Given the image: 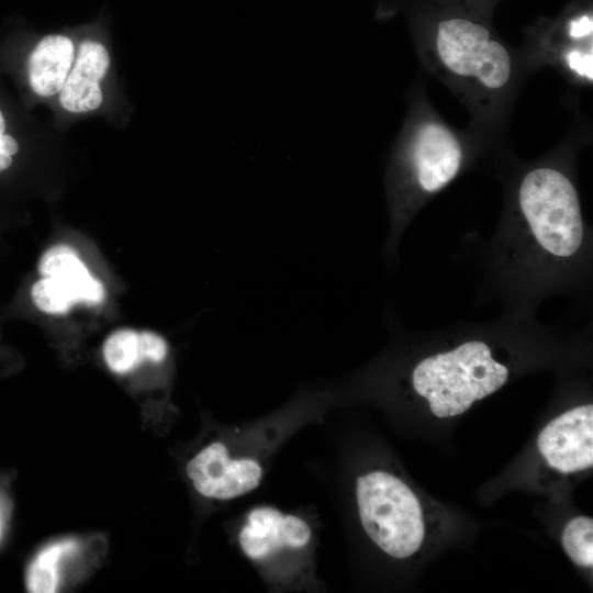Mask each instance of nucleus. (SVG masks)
<instances>
[{
    "label": "nucleus",
    "instance_id": "f257e3e1",
    "mask_svg": "<svg viewBox=\"0 0 593 593\" xmlns=\"http://www.w3.org/2000/svg\"><path fill=\"white\" fill-rule=\"evenodd\" d=\"M507 378V368L493 359L490 347L471 340L419 361L412 382L432 413L446 418L465 413L475 401L501 389Z\"/></svg>",
    "mask_w": 593,
    "mask_h": 593
},
{
    "label": "nucleus",
    "instance_id": "f03ea898",
    "mask_svg": "<svg viewBox=\"0 0 593 593\" xmlns=\"http://www.w3.org/2000/svg\"><path fill=\"white\" fill-rule=\"evenodd\" d=\"M356 495L362 527L382 551L405 559L422 548L424 507L404 481L385 471H371L357 479Z\"/></svg>",
    "mask_w": 593,
    "mask_h": 593
},
{
    "label": "nucleus",
    "instance_id": "7ed1b4c3",
    "mask_svg": "<svg viewBox=\"0 0 593 593\" xmlns=\"http://www.w3.org/2000/svg\"><path fill=\"white\" fill-rule=\"evenodd\" d=\"M519 205L546 250L569 257L579 249L583 238L579 197L563 174L551 168L529 171L519 188Z\"/></svg>",
    "mask_w": 593,
    "mask_h": 593
},
{
    "label": "nucleus",
    "instance_id": "20e7f679",
    "mask_svg": "<svg viewBox=\"0 0 593 593\" xmlns=\"http://www.w3.org/2000/svg\"><path fill=\"white\" fill-rule=\"evenodd\" d=\"M436 49L451 72L475 79L488 89H501L510 80V54L484 25L462 18L443 20L437 26Z\"/></svg>",
    "mask_w": 593,
    "mask_h": 593
},
{
    "label": "nucleus",
    "instance_id": "39448f33",
    "mask_svg": "<svg viewBox=\"0 0 593 593\" xmlns=\"http://www.w3.org/2000/svg\"><path fill=\"white\" fill-rule=\"evenodd\" d=\"M38 270L42 279L31 289L37 309L45 313H66L76 303L99 304L104 288L92 277L78 254L69 246L51 247L42 256Z\"/></svg>",
    "mask_w": 593,
    "mask_h": 593
},
{
    "label": "nucleus",
    "instance_id": "423d86ee",
    "mask_svg": "<svg viewBox=\"0 0 593 593\" xmlns=\"http://www.w3.org/2000/svg\"><path fill=\"white\" fill-rule=\"evenodd\" d=\"M539 452L547 463L562 473L593 465V405L569 410L550 421L539 433Z\"/></svg>",
    "mask_w": 593,
    "mask_h": 593
},
{
    "label": "nucleus",
    "instance_id": "0eeeda50",
    "mask_svg": "<svg viewBox=\"0 0 593 593\" xmlns=\"http://www.w3.org/2000/svg\"><path fill=\"white\" fill-rule=\"evenodd\" d=\"M187 474L203 496L230 500L254 490L262 470L253 459H231L226 447L216 441L189 461Z\"/></svg>",
    "mask_w": 593,
    "mask_h": 593
},
{
    "label": "nucleus",
    "instance_id": "6e6552de",
    "mask_svg": "<svg viewBox=\"0 0 593 593\" xmlns=\"http://www.w3.org/2000/svg\"><path fill=\"white\" fill-rule=\"evenodd\" d=\"M418 184L428 192L441 189L457 175L462 149L455 134L436 122L415 130L409 147Z\"/></svg>",
    "mask_w": 593,
    "mask_h": 593
},
{
    "label": "nucleus",
    "instance_id": "1a4fd4ad",
    "mask_svg": "<svg viewBox=\"0 0 593 593\" xmlns=\"http://www.w3.org/2000/svg\"><path fill=\"white\" fill-rule=\"evenodd\" d=\"M311 538L309 525L273 507L254 508L239 532V545L251 560H264L281 548H302Z\"/></svg>",
    "mask_w": 593,
    "mask_h": 593
},
{
    "label": "nucleus",
    "instance_id": "9d476101",
    "mask_svg": "<svg viewBox=\"0 0 593 593\" xmlns=\"http://www.w3.org/2000/svg\"><path fill=\"white\" fill-rule=\"evenodd\" d=\"M110 67L107 48L92 41L83 42L78 51L63 89L60 104L69 112L81 113L96 110L103 100L99 82Z\"/></svg>",
    "mask_w": 593,
    "mask_h": 593
},
{
    "label": "nucleus",
    "instance_id": "9b49d317",
    "mask_svg": "<svg viewBox=\"0 0 593 593\" xmlns=\"http://www.w3.org/2000/svg\"><path fill=\"white\" fill-rule=\"evenodd\" d=\"M74 58L75 48L70 38L64 35L43 37L29 58L27 74L32 90L41 97L60 92Z\"/></svg>",
    "mask_w": 593,
    "mask_h": 593
},
{
    "label": "nucleus",
    "instance_id": "f8f14e48",
    "mask_svg": "<svg viewBox=\"0 0 593 593\" xmlns=\"http://www.w3.org/2000/svg\"><path fill=\"white\" fill-rule=\"evenodd\" d=\"M78 550L74 539H63L43 548L31 562L26 586L33 593H53L59 583L60 561Z\"/></svg>",
    "mask_w": 593,
    "mask_h": 593
},
{
    "label": "nucleus",
    "instance_id": "ddd939ff",
    "mask_svg": "<svg viewBox=\"0 0 593 593\" xmlns=\"http://www.w3.org/2000/svg\"><path fill=\"white\" fill-rule=\"evenodd\" d=\"M103 357L108 367L116 373H126L136 368L143 358L138 333L123 328L112 333L103 345Z\"/></svg>",
    "mask_w": 593,
    "mask_h": 593
},
{
    "label": "nucleus",
    "instance_id": "4468645a",
    "mask_svg": "<svg viewBox=\"0 0 593 593\" xmlns=\"http://www.w3.org/2000/svg\"><path fill=\"white\" fill-rule=\"evenodd\" d=\"M593 519L579 516L564 527L561 542L566 553L578 566L589 568L593 564Z\"/></svg>",
    "mask_w": 593,
    "mask_h": 593
},
{
    "label": "nucleus",
    "instance_id": "2eb2a0df",
    "mask_svg": "<svg viewBox=\"0 0 593 593\" xmlns=\"http://www.w3.org/2000/svg\"><path fill=\"white\" fill-rule=\"evenodd\" d=\"M139 350L143 360L161 362L168 354V344L164 337L153 332L138 333Z\"/></svg>",
    "mask_w": 593,
    "mask_h": 593
},
{
    "label": "nucleus",
    "instance_id": "dca6fc26",
    "mask_svg": "<svg viewBox=\"0 0 593 593\" xmlns=\"http://www.w3.org/2000/svg\"><path fill=\"white\" fill-rule=\"evenodd\" d=\"M5 122L0 111V171L7 169L12 164V156L16 154L19 144L10 135L4 134Z\"/></svg>",
    "mask_w": 593,
    "mask_h": 593
},
{
    "label": "nucleus",
    "instance_id": "f3484780",
    "mask_svg": "<svg viewBox=\"0 0 593 593\" xmlns=\"http://www.w3.org/2000/svg\"><path fill=\"white\" fill-rule=\"evenodd\" d=\"M566 59L573 71L592 81V49L590 52L571 51Z\"/></svg>",
    "mask_w": 593,
    "mask_h": 593
},
{
    "label": "nucleus",
    "instance_id": "a211bd4d",
    "mask_svg": "<svg viewBox=\"0 0 593 593\" xmlns=\"http://www.w3.org/2000/svg\"><path fill=\"white\" fill-rule=\"evenodd\" d=\"M592 34V19L591 16H582L578 20L571 22L570 25V35L572 37L579 38Z\"/></svg>",
    "mask_w": 593,
    "mask_h": 593
}]
</instances>
